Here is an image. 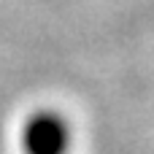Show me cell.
I'll list each match as a JSON object with an SVG mask.
<instances>
[{
    "label": "cell",
    "mask_w": 154,
    "mask_h": 154,
    "mask_svg": "<svg viewBox=\"0 0 154 154\" xmlns=\"http://www.w3.org/2000/svg\"><path fill=\"white\" fill-rule=\"evenodd\" d=\"M24 154H68L70 127L57 111H35L22 127Z\"/></svg>",
    "instance_id": "obj_1"
}]
</instances>
